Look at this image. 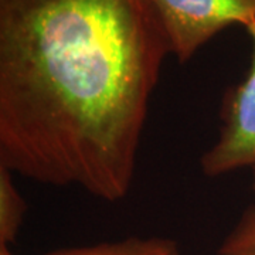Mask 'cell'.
I'll list each match as a JSON object with an SVG mask.
<instances>
[{
    "mask_svg": "<svg viewBox=\"0 0 255 255\" xmlns=\"http://www.w3.org/2000/svg\"><path fill=\"white\" fill-rule=\"evenodd\" d=\"M217 255H255V206L244 211L221 243Z\"/></svg>",
    "mask_w": 255,
    "mask_h": 255,
    "instance_id": "8992f818",
    "label": "cell"
},
{
    "mask_svg": "<svg viewBox=\"0 0 255 255\" xmlns=\"http://www.w3.org/2000/svg\"><path fill=\"white\" fill-rule=\"evenodd\" d=\"M167 54L149 0H0V164L124 199Z\"/></svg>",
    "mask_w": 255,
    "mask_h": 255,
    "instance_id": "6da1fadb",
    "label": "cell"
},
{
    "mask_svg": "<svg viewBox=\"0 0 255 255\" xmlns=\"http://www.w3.org/2000/svg\"><path fill=\"white\" fill-rule=\"evenodd\" d=\"M46 255H180V250L172 238L130 237L97 246L64 248Z\"/></svg>",
    "mask_w": 255,
    "mask_h": 255,
    "instance_id": "277c9868",
    "label": "cell"
},
{
    "mask_svg": "<svg viewBox=\"0 0 255 255\" xmlns=\"http://www.w3.org/2000/svg\"><path fill=\"white\" fill-rule=\"evenodd\" d=\"M0 255H13V254H11V251L9 250V247L0 246Z\"/></svg>",
    "mask_w": 255,
    "mask_h": 255,
    "instance_id": "52a82bcc",
    "label": "cell"
},
{
    "mask_svg": "<svg viewBox=\"0 0 255 255\" xmlns=\"http://www.w3.org/2000/svg\"><path fill=\"white\" fill-rule=\"evenodd\" d=\"M251 170H253V190L255 191V164L251 167Z\"/></svg>",
    "mask_w": 255,
    "mask_h": 255,
    "instance_id": "ba28073f",
    "label": "cell"
},
{
    "mask_svg": "<svg viewBox=\"0 0 255 255\" xmlns=\"http://www.w3.org/2000/svg\"><path fill=\"white\" fill-rule=\"evenodd\" d=\"M27 204L14 186L11 170L0 164V246L16 241Z\"/></svg>",
    "mask_w": 255,
    "mask_h": 255,
    "instance_id": "5b68a950",
    "label": "cell"
},
{
    "mask_svg": "<svg viewBox=\"0 0 255 255\" xmlns=\"http://www.w3.org/2000/svg\"><path fill=\"white\" fill-rule=\"evenodd\" d=\"M247 31L253 40V61L246 78L223 98L219 137L200 159L201 172L209 177L255 164V21Z\"/></svg>",
    "mask_w": 255,
    "mask_h": 255,
    "instance_id": "3957f363",
    "label": "cell"
},
{
    "mask_svg": "<svg viewBox=\"0 0 255 255\" xmlns=\"http://www.w3.org/2000/svg\"><path fill=\"white\" fill-rule=\"evenodd\" d=\"M170 54L187 63L209 40L230 26L255 21V0H149Z\"/></svg>",
    "mask_w": 255,
    "mask_h": 255,
    "instance_id": "7a4b0ae2",
    "label": "cell"
}]
</instances>
